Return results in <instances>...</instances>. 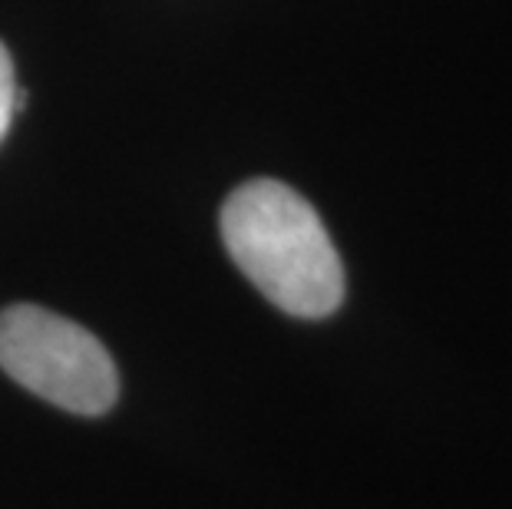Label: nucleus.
I'll return each instance as SVG.
<instances>
[{
  "label": "nucleus",
  "mask_w": 512,
  "mask_h": 509,
  "mask_svg": "<svg viewBox=\"0 0 512 509\" xmlns=\"http://www.w3.org/2000/svg\"><path fill=\"white\" fill-rule=\"evenodd\" d=\"M24 106V93L17 90L14 80V60H10L7 47L0 43V143H4L10 123H14L17 110Z\"/></svg>",
  "instance_id": "nucleus-3"
},
{
  "label": "nucleus",
  "mask_w": 512,
  "mask_h": 509,
  "mask_svg": "<svg viewBox=\"0 0 512 509\" xmlns=\"http://www.w3.org/2000/svg\"><path fill=\"white\" fill-rule=\"evenodd\" d=\"M222 242L242 275L294 318H328L344 265L311 202L278 179H252L222 205Z\"/></svg>",
  "instance_id": "nucleus-1"
},
{
  "label": "nucleus",
  "mask_w": 512,
  "mask_h": 509,
  "mask_svg": "<svg viewBox=\"0 0 512 509\" xmlns=\"http://www.w3.org/2000/svg\"><path fill=\"white\" fill-rule=\"evenodd\" d=\"M0 367L27 391L80 417L106 414L119 397L110 351L76 321L37 305L0 311Z\"/></svg>",
  "instance_id": "nucleus-2"
}]
</instances>
